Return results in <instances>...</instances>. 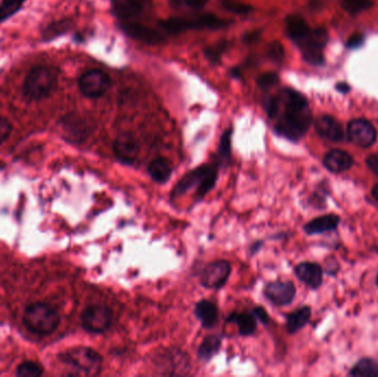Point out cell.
<instances>
[{
  "instance_id": "cell-1",
  "label": "cell",
  "mask_w": 378,
  "mask_h": 377,
  "mask_svg": "<svg viewBox=\"0 0 378 377\" xmlns=\"http://www.w3.org/2000/svg\"><path fill=\"white\" fill-rule=\"evenodd\" d=\"M267 113L271 120H277V134L290 141L304 138L312 124V113L306 97L293 89H284L279 94L267 99Z\"/></svg>"
},
{
  "instance_id": "cell-2",
  "label": "cell",
  "mask_w": 378,
  "mask_h": 377,
  "mask_svg": "<svg viewBox=\"0 0 378 377\" xmlns=\"http://www.w3.org/2000/svg\"><path fill=\"white\" fill-rule=\"evenodd\" d=\"M58 85V72L50 67H33L23 81V92L29 101H43L49 98Z\"/></svg>"
},
{
  "instance_id": "cell-3",
  "label": "cell",
  "mask_w": 378,
  "mask_h": 377,
  "mask_svg": "<svg viewBox=\"0 0 378 377\" xmlns=\"http://www.w3.org/2000/svg\"><path fill=\"white\" fill-rule=\"evenodd\" d=\"M218 178V168L216 165H203L187 173L171 194L172 200L185 195L188 190L195 188L196 200H201L207 195L209 190L215 187Z\"/></svg>"
},
{
  "instance_id": "cell-4",
  "label": "cell",
  "mask_w": 378,
  "mask_h": 377,
  "mask_svg": "<svg viewBox=\"0 0 378 377\" xmlns=\"http://www.w3.org/2000/svg\"><path fill=\"white\" fill-rule=\"evenodd\" d=\"M60 359L70 375L96 376L102 368V357L90 347H74L60 355Z\"/></svg>"
},
{
  "instance_id": "cell-5",
  "label": "cell",
  "mask_w": 378,
  "mask_h": 377,
  "mask_svg": "<svg viewBox=\"0 0 378 377\" xmlns=\"http://www.w3.org/2000/svg\"><path fill=\"white\" fill-rule=\"evenodd\" d=\"M23 321L30 332L48 335L57 330L60 323V317L58 312L47 303L35 302L26 307Z\"/></svg>"
},
{
  "instance_id": "cell-6",
  "label": "cell",
  "mask_w": 378,
  "mask_h": 377,
  "mask_svg": "<svg viewBox=\"0 0 378 377\" xmlns=\"http://www.w3.org/2000/svg\"><path fill=\"white\" fill-rule=\"evenodd\" d=\"M229 25L228 21L223 18L217 17L215 15H201L196 17L169 18L167 21H160V31L167 33V35H178L188 31H196V29H221Z\"/></svg>"
},
{
  "instance_id": "cell-7",
  "label": "cell",
  "mask_w": 378,
  "mask_h": 377,
  "mask_svg": "<svg viewBox=\"0 0 378 377\" xmlns=\"http://www.w3.org/2000/svg\"><path fill=\"white\" fill-rule=\"evenodd\" d=\"M328 33L323 28L310 29L304 37L296 40L304 60L310 65H321L324 63L323 49L328 43Z\"/></svg>"
},
{
  "instance_id": "cell-8",
  "label": "cell",
  "mask_w": 378,
  "mask_h": 377,
  "mask_svg": "<svg viewBox=\"0 0 378 377\" xmlns=\"http://www.w3.org/2000/svg\"><path fill=\"white\" fill-rule=\"evenodd\" d=\"M113 312L106 305H90L81 315V323L84 330L91 333H103L110 329Z\"/></svg>"
},
{
  "instance_id": "cell-9",
  "label": "cell",
  "mask_w": 378,
  "mask_h": 377,
  "mask_svg": "<svg viewBox=\"0 0 378 377\" xmlns=\"http://www.w3.org/2000/svg\"><path fill=\"white\" fill-rule=\"evenodd\" d=\"M110 87V77L98 69L87 71L79 79V89L86 98H100L108 92Z\"/></svg>"
},
{
  "instance_id": "cell-10",
  "label": "cell",
  "mask_w": 378,
  "mask_h": 377,
  "mask_svg": "<svg viewBox=\"0 0 378 377\" xmlns=\"http://www.w3.org/2000/svg\"><path fill=\"white\" fill-rule=\"evenodd\" d=\"M230 271V265L225 260H217L208 263L201 273V285L207 289H219L227 283Z\"/></svg>"
},
{
  "instance_id": "cell-11",
  "label": "cell",
  "mask_w": 378,
  "mask_h": 377,
  "mask_svg": "<svg viewBox=\"0 0 378 377\" xmlns=\"http://www.w3.org/2000/svg\"><path fill=\"white\" fill-rule=\"evenodd\" d=\"M348 138L360 148H367L375 143L377 133L372 123L363 119H357L348 124Z\"/></svg>"
},
{
  "instance_id": "cell-12",
  "label": "cell",
  "mask_w": 378,
  "mask_h": 377,
  "mask_svg": "<svg viewBox=\"0 0 378 377\" xmlns=\"http://www.w3.org/2000/svg\"><path fill=\"white\" fill-rule=\"evenodd\" d=\"M121 31L128 37L148 45H160L165 41V35L155 28L138 23H120Z\"/></svg>"
},
{
  "instance_id": "cell-13",
  "label": "cell",
  "mask_w": 378,
  "mask_h": 377,
  "mask_svg": "<svg viewBox=\"0 0 378 377\" xmlns=\"http://www.w3.org/2000/svg\"><path fill=\"white\" fill-rule=\"evenodd\" d=\"M296 290L291 281H274L267 285L265 295L278 307L288 305L296 297Z\"/></svg>"
},
{
  "instance_id": "cell-14",
  "label": "cell",
  "mask_w": 378,
  "mask_h": 377,
  "mask_svg": "<svg viewBox=\"0 0 378 377\" xmlns=\"http://www.w3.org/2000/svg\"><path fill=\"white\" fill-rule=\"evenodd\" d=\"M162 373L166 375L186 374V371L189 367L188 359L185 354L178 350H168L157 359Z\"/></svg>"
},
{
  "instance_id": "cell-15",
  "label": "cell",
  "mask_w": 378,
  "mask_h": 377,
  "mask_svg": "<svg viewBox=\"0 0 378 377\" xmlns=\"http://www.w3.org/2000/svg\"><path fill=\"white\" fill-rule=\"evenodd\" d=\"M113 151L120 162L126 165H130L135 163L138 153H140V148L133 136H130V134H122L114 141Z\"/></svg>"
},
{
  "instance_id": "cell-16",
  "label": "cell",
  "mask_w": 378,
  "mask_h": 377,
  "mask_svg": "<svg viewBox=\"0 0 378 377\" xmlns=\"http://www.w3.org/2000/svg\"><path fill=\"white\" fill-rule=\"evenodd\" d=\"M316 130L321 138L332 142H342L345 136L341 123L330 115H323L316 121Z\"/></svg>"
},
{
  "instance_id": "cell-17",
  "label": "cell",
  "mask_w": 378,
  "mask_h": 377,
  "mask_svg": "<svg viewBox=\"0 0 378 377\" xmlns=\"http://www.w3.org/2000/svg\"><path fill=\"white\" fill-rule=\"evenodd\" d=\"M296 277L312 289H318L323 281V270L320 265L313 263H302L294 270Z\"/></svg>"
},
{
  "instance_id": "cell-18",
  "label": "cell",
  "mask_w": 378,
  "mask_h": 377,
  "mask_svg": "<svg viewBox=\"0 0 378 377\" xmlns=\"http://www.w3.org/2000/svg\"><path fill=\"white\" fill-rule=\"evenodd\" d=\"M353 165V158L348 152L333 150L328 152L324 158V166L332 173H343Z\"/></svg>"
},
{
  "instance_id": "cell-19",
  "label": "cell",
  "mask_w": 378,
  "mask_h": 377,
  "mask_svg": "<svg viewBox=\"0 0 378 377\" xmlns=\"http://www.w3.org/2000/svg\"><path fill=\"white\" fill-rule=\"evenodd\" d=\"M144 5L134 3L130 0H112V13L121 21H128L130 18L140 15Z\"/></svg>"
},
{
  "instance_id": "cell-20",
  "label": "cell",
  "mask_w": 378,
  "mask_h": 377,
  "mask_svg": "<svg viewBox=\"0 0 378 377\" xmlns=\"http://www.w3.org/2000/svg\"><path fill=\"white\" fill-rule=\"evenodd\" d=\"M195 315L198 320L201 321L204 327L211 329L216 324L217 319H218V309L216 307L215 303L207 301V300H203L196 305Z\"/></svg>"
},
{
  "instance_id": "cell-21",
  "label": "cell",
  "mask_w": 378,
  "mask_h": 377,
  "mask_svg": "<svg viewBox=\"0 0 378 377\" xmlns=\"http://www.w3.org/2000/svg\"><path fill=\"white\" fill-rule=\"evenodd\" d=\"M340 224V218L336 215H326L311 220L304 226V231L308 235H316V234L326 233L330 230L336 229Z\"/></svg>"
},
{
  "instance_id": "cell-22",
  "label": "cell",
  "mask_w": 378,
  "mask_h": 377,
  "mask_svg": "<svg viewBox=\"0 0 378 377\" xmlns=\"http://www.w3.org/2000/svg\"><path fill=\"white\" fill-rule=\"evenodd\" d=\"M227 321L237 323L239 333L243 337L252 335L257 330L256 317L252 313H231Z\"/></svg>"
},
{
  "instance_id": "cell-23",
  "label": "cell",
  "mask_w": 378,
  "mask_h": 377,
  "mask_svg": "<svg viewBox=\"0 0 378 377\" xmlns=\"http://www.w3.org/2000/svg\"><path fill=\"white\" fill-rule=\"evenodd\" d=\"M148 174L158 184H164L171 177V164L165 158H156L148 166Z\"/></svg>"
},
{
  "instance_id": "cell-24",
  "label": "cell",
  "mask_w": 378,
  "mask_h": 377,
  "mask_svg": "<svg viewBox=\"0 0 378 377\" xmlns=\"http://www.w3.org/2000/svg\"><path fill=\"white\" fill-rule=\"evenodd\" d=\"M287 33L293 43L304 37L311 28L304 18L298 15H291L286 21Z\"/></svg>"
},
{
  "instance_id": "cell-25",
  "label": "cell",
  "mask_w": 378,
  "mask_h": 377,
  "mask_svg": "<svg viewBox=\"0 0 378 377\" xmlns=\"http://www.w3.org/2000/svg\"><path fill=\"white\" fill-rule=\"evenodd\" d=\"M311 317V307H304L290 313L287 317V330L291 334L300 331L302 327H306V323L308 322Z\"/></svg>"
},
{
  "instance_id": "cell-26",
  "label": "cell",
  "mask_w": 378,
  "mask_h": 377,
  "mask_svg": "<svg viewBox=\"0 0 378 377\" xmlns=\"http://www.w3.org/2000/svg\"><path fill=\"white\" fill-rule=\"evenodd\" d=\"M221 346V340L218 337L209 335V337H205L201 346L198 347V359L203 362H209L218 353Z\"/></svg>"
},
{
  "instance_id": "cell-27",
  "label": "cell",
  "mask_w": 378,
  "mask_h": 377,
  "mask_svg": "<svg viewBox=\"0 0 378 377\" xmlns=\"http://www.w3.org/2000/svg\"><path fill=\"white\" fill-rule=\"evenodd\" d=\"M350 375L354 377H378V363L371 359H364L352 368Z\"/></svg>"
},
{
  "instance_id": "cell-28",
  "label": "cell",
  "mask_w": 378,
  "mask_h": 377,
  "mask_svg": "<svg viewBox=\"0 0 378 377\" xmlns=\"http://www.w3.org/2000/svg\"><path fill=\"white\" fill-rule=\"evenodd\" d=\"M26 0H1L0 3V23L11 19L13 16L21 11Z\"/></svg>"
},
{
  "instance_id": "cell-29",
  "label": "cell",
  "mask_w": 378,
  "mask_h": 377,
  "mask_svg": "<svg viewBox=\"0 0 378 377\" xmlns=\"http://www.w3.org/2000/svg\"><path fill=\"white\" fill-rule=\"evenodd\" d=\"M63 128L74 136H84L88 132L87 123L77 115H67L63 120Z\"/></svg>"
},
{
  "instance_id": "cell-30",
  "label": "cell",
  "mask_w": 378,
  "mask_h": 377,
  "mask_svg": "<svg viewBox=\"0 0 378 377\" xmlns=\"http://www.w3.org/2000/svg\"><path fill=\"white\" fill-rule=\"evenodd\" d=\"M70 29V21H59L49 23L43 31V38L45 41H50L59 35H65Z\"/></svg>"
},
{
  "instance_id": "cell-31",
  "label": "cell",
  "mask_w": 378,
  "mask_h": 377,
  "mask_svg": "<svg viewBox=\"0 0 378 377\" xmlns=\"http://www.w3.org/2000/svg\"><path fill=\"white\" fill-rule=\"evenodd\" d=\"M341 6L344 11L355 15V13L369 9L373 6V3L372 0H341Z\"/></svg>"
},
{
  "instance_id": "cell-32",
  "label": "cell",
  "mask_w": 378,
  "mask_h": 377,
  "mask_svg": "<svg viewBox=\"0 0 378 377\" xmlns=\"http://www.w3.org/2000/svg\"><path fill=\"white\" fill-rule=\"evenodd\" d=\"M43 367L38 363L26 361L17 367L16 374L19 377H38L43 375Z\"/></svg>"
},
{
  "instance_id": "cell-33",
  "label": "cell",
  "mask_w": 378,
  "mask_h": 377,
  "mask_svg": "<svg viewBox=\"0 0 378 377\" xmlns=\"http://www.w3.org/2000/svg\"><path fill=\"white\" fill-rule=\"evenodd\" d=\"M223 7L233 13H238V15H247L251 13L252 8L248 5H243V4L233 3V0H223Z\"/></svg>"
},
{
  "instance_id": "cell-34",
  "label": "cell",
  "mask_w": 378,
  "mask_h": 377,
  "mask_svg": "<svg viewBox=\"0 0 378 377\" xmlns=\"http://www.w3.org/2000/svg\"><path fill=\"white\" fill-rule=\"evenodd\" d=\"M231 131H226L221 136V144H219V155L223 158H228L230 155Z\"/></svg>"
},
{
  "instance_id": "cell-35",
  "label": "cell",
  "mask_w": 378,
  "mask_h": 377,
  "mask_svg": "<svg viewBox=\"0 0 378 377\" xmlns=\"http://www.w3.org/2000/svg\"><path fill=\"white\" fill-rule=\"evenodd\" d=\"M279 82V77L276 73H266V75H261L258 80V85L261 89H269L273 85H276Z\"/></svg>"
},
{
  "instance_id": "cell-36",
  "label": "cell",
  "mask_w": 378,
  "mask_h": 377,
  "mask_svg": "<svg viewBox=\"0 0 378 377\" xmlns=\"http://www.w3.org/2000/svg\"><path fill=\"white\" fill-rule=\"evenodd\" d=\"M11 131H13V126L11 122L4 116H0V145L11 136Z\"/></svg>"
},
{
  "instance_id": "cell-37",
  "label": "cell",
  "mask_w": 378,
  "mask_h": 377,
  "mask_svg": "<svg viewBox=\"0 0 378 377\" xmlns=\"http://www.w3.org/2000/svg\"><path fill=\"white\" fill-rule=\"evenodd\" d=\"M226 43H221V45H217L216 47L208 48L206 50V57L209 59V60L216 62V61L219 60L221 53H223V49H225Z\"/></svg>"
},
{
  "instance_id": "cell-38",
  "label": "cell",
  "mask_w": 378,
  "mask_h": 377,
  "mask_svg": "<svg viewBox=\"0 0 378 377\" xmlns=\"http://www.w3.org/2000/svg\"><path fill=\"white\" fill-rule=\"evenodd\" d=\"M364 43V35L361 33H355V35H352L350 39H348V43H346V47L348 49H357V48L362 47V45Z\"/></svg>"
},
{
  "instance_id": "cell-39",
  "label": "cell",
  "mask_w": 378,
  "mask_h": 377,
  "mask_svg": "<svg viewBox=\"0 0 378 377\" xmlns=\"http://www.w3.org/2000/svg\"><path fill=\"white\" fill-rule=\"evenodd\" d=\"M208 1L209 0H182V6H186L189 9L197 11V9H201V8L205 7Z\"/></svg>"
},
{
  "instance_id": "cell-40",
  "label": "cell",
  "mask_w": 378,
  "mask_h": 377,
  "mask_svg": "<svg viewBox=\"0 0 378 377\" xmlns=\"http://www.w3.org/2000/svg\"><path fill=\"white\" fill-rule=\"evenodd\" d=\"M252 315H255L256 319H258L261 323H263V324H268L269 321H270L268 313H267V311L265 310L263 307H255L252 311Z\"/></svg>"
},
{
  "instance_id": "cell-41",
  "label": "cell",
  "mask_w": 378,
  "mask_h": 377,
  "mask_svg": "<svg viewBox=\"0 0 378 377\" xmlns=\"http://www.w3.org/2000/svg\"><path fill=\"white\" fill-rule=\"evenodd\" d=\"M269 55H270V57L272 58L273 60L280 61L283 58V49L282 47H281L280 43H274V45H271Z\"/></svg>"
},
{
  "instance_id": "cell-42",
  "label": "cell",
  "mask_w": 378,
  "mask_h": 377,
  "mask_svg": "<svg viewBox=\"0 0 378 377\" xmlns=\"http://www.w3.org/2000/svg\"><path fill=\"white\" fill-rule=\"evenodd\" d=\"M368 168H371L372 172L378 176V154H373L367 158Z\"/></svg>"
},
{
  "instance_id": "cell-43",
  "label": "cell",
  "mask_w": 378,
  "mask_h": 377,
  "mask_svg": "<svg viewBox=\"0 0 378 377\" xmlns=\"http://www.w3.org/2000/svg\"><path fill=\"white\" fill-rule=\"evenodd\" d=\"M336 90L340 91L341 93H348L350 92L351 88H350V85L348 83L340 82L336 84Z\"/></svg>"
},
{
  "instance_id": "cell-44",
  "label": "cell",
  "mask_w": 378,
  "mask_h": 377,
  "mask_svg": "<svg viewBox=\"0 0 378 377\" xmlns=\"http://www.w3.org/2000/svg\"><path fill=\"white\" fill-rule=\"evenodd\" d=\"M372 195H373L374 200L378 202V185H376L372 190Z\"/></svg>"
},
{
  "instance_id": "cell-45",
  "label": "cell",
  "mask_w": 378,
  "mask_h": 377,
  "mask_svg": "<svg viewBox=\"0 0 378 377\" xmlns=\"http://www.w3.org/2000/svg\"><path fill=\"white\" fill-rule=\"evenodd\" d=\"M130 1H134V3L142 4V5H145L148 0H130Z\"/></svg>"
},
{
  "instance_id": "cell-46",
  "label": "cell",
  "mask_w": 378,
  "mask_h": 377,
  "mask_svg": "<svg viewBox=\"0 0 378 377\" xmlns=\"http://www.w3.org/2000/svg\"><path fill=\"white\" fill-rule=\"evenodd\" d=\"M376 283H377V285H378V275H377V280H376Z\"/></svg>"
},
{
  "instance_id": "cell-47",
  "label": "cell",
  "mask_w": 378,
  "mask_h": 377,
  "mask_svg": "<svg viewBox=\"0 0 378 377\" xmlns=\"http://www.w3.org/2000/svg\"><path fill=\"white\" fill-rule=\"evenodd\" d=\"M376 253H378V248H377V249H376Z\"/></svg>"
}]
</instances>
